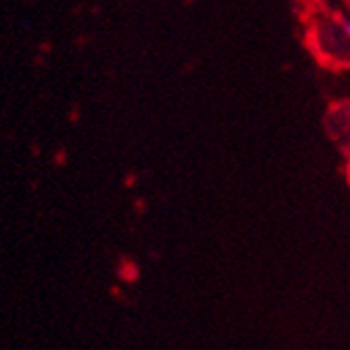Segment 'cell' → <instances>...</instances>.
<instances>
[{
  "mask_svg": "<svg viewBox=\"0 0 350 350\" xmlns=\"http://www.w3.org/2000/svg\"><path fill=\"white\" fill-rule=\"evenodd\" d=\"M342 27H344V33H346V36L350 38V19H346V21L342 23Z\"/></svg>",
  "mask_w": 350,
  "mask_h": 350,
  "instance_id": "obj_1",
  "label": "cell"
}]
</instances>
